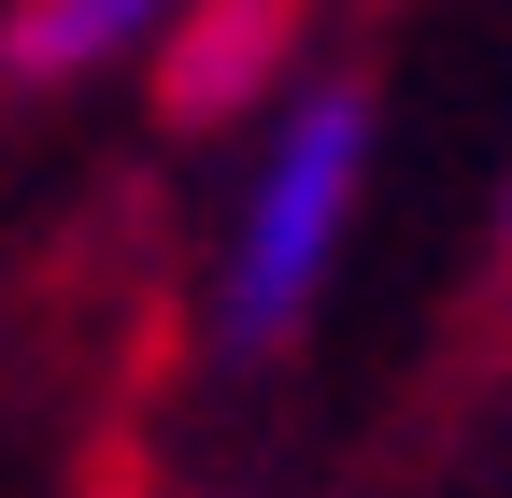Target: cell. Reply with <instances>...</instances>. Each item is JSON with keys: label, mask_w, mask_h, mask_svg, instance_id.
Listing matches in <instances>:
<instances>
[{"label": "cell", "mask_w": 512, "mask_h": 498, "mask_svg": "<svg viewBox=\"0 0 512 498\" xmlns=\"http://www.w3.org/2000/svg\"><path fill=\"white\" fill-rule=\"evenodd\" d=\"M356 185H370V100L356 86H313L271 157H256L242 185V228H228V285H214V328L256 356V342H285L313 299H328V257H342V228H356Z\"/></svg>", "instance_id": "obj_1"}, {"label": "cell", "mask_w": 512, "mask_h": 498, "mask_svg": "<svg viewBox=\"0 0 512 498\" xmlns=\"http://www.w3.org/2000/svg\"><path fill=\"white\" fill-rule=\"evenodd\" d=\"M157 29H185V0H29L15 15V72H114Z\"/></svg>", "instance_id": "obj_2"}]
</instances>
